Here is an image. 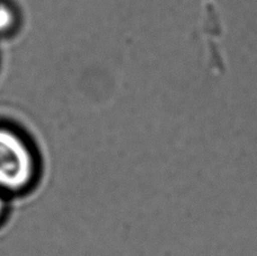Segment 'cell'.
Listing matches in <instances>:
<instances>
[{
	"label": "cell",
	"instance_id": "1",
	"mask_svg": "<svg viewBox=\"0 0 257 256\" xmlns=\"http://www.w3.org/2000/svg\"><path fill=\"white\" fill-rule=\"evenodd\" d=\"M36 173L35 154L31 144L11 125L0 124V189H26Z\"/></svg>",
	"mask_w": 257,
	"mask_h": 256
},
{
	"label": "cell",
	"instance_id": "2",
	"mask_svg": "<svg viewBox=\"0 0 257 256\" xmlns=\"http://www.w3.org/2000/svg\"><path fill=\"white\" fill-rule=\"evenodd\" d=\"M17 25L18 14L16 8L6 0H0V38L13 34Z\"/></svg>",
	"mask_w": 257,
	"mask_h": 256
},
{
	"label": "cell",
	"instance_id": "3",
	"mask_svg": "<svg viewBox=\"0 0 257 256\" xmlns=\"http://www.w3.org/2000/svg\"><path fill=\"white\" fill-rule=\"evenodd\" d=\"M5 208H6V204H5V200L2 196V194H0V218H2V216L5 212Z\"/></svg>",
	"mask_w": 257,
	"mask_h": 256
}]
</instances>
